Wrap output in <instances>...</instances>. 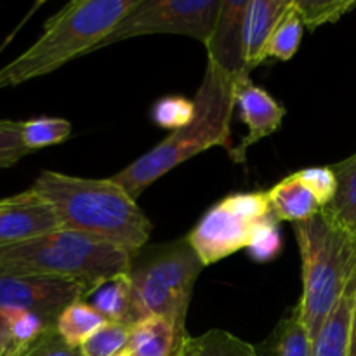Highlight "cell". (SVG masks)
Masks as SVG:
<instances>
[{
	"label": "cell",
	"instance_id": "1",
	"mask_svg": "<svg viewBox=\"0 0 356 356\" xmlns=\"http://www.w3.org/2000/svg\"><path fill=\"white\" fill-rule=\"evenodd\" d=\"M31 190L54 209L65 229L86 233L131 254L145 249L152 236V221L111 177L89 179L44 170Z\"/></svg>",
	"mask_w": 356,
	"mask_h": 356
},
{
	"label": "cell",
	"instance_id": "2",
	"mask_svg": "<svg viewBox=\"0 0 356 356\" xmlns=\"http://www.w3.org/2000/svg\"><path fill=\"white\" fill-rule=\"evenodd\" d=\"M236 80L212 63L195 94V118L183 129L170 132L162 143L122 169L111 179L134 200L174 167L214 146L232 149V118L235 111Z\"/></svg>",
	"mask_w": 356,
	"mask_h": 356
},
{
	"label": "cell",
	"instance_id": "3",
	"mask_svg": "<svg viewBox=\"0 0 356 356\" xmlns=\"http://www.w3.org/2000/svg\"><path fill=\"white\" fill-rule=\"evenodd\" d=\"M139 0H73L49 17L42 35L0 68V89L49 75L99 49Z\"/></svg>",
	"mask_w": 356,
	"mask_h": 356
},
{
	"label": "cell",
	"instance_id": "4",
	"mask_svg": "<svg viewBox=\"0 0 356 356\" xmlns=\"http://www.w3.org/2000/svg\"><path fill=\"white\" fill-rule=\"evenodd\" d=\"M294 233L302 268V294L294 312L315 341L353 277L356 233L325 209L308 221L296 222Z\"/></svg>",
	"mask_w": 356,
	"mask_h": 356
},
{
	"label": "cell",
	"instance_id": "5",
	"mask_svg": "<svg viewBox=\"0 0 356 356\" xmlns=\"http://www.w3.org/2000/svg\"><path fill=\"white\" fill-rule=\"evenodd\" d=\"M134 254L73 229H56L0 247L2 273L42 275L80 282L92 291L103 282L129 273Z\"/></svg>",
	"mask_w": 356,
	"mask_h": 356
},
{
	"label": "cell",
	"instance_id": "6",
	"mask_svg": "<svg viewBox=\"0 0 356 356\" xmlns=\"http://www.w3.org/2000/svg\"><path fill=\"white\" fill-rule=\"evenodd\" d=\"M204 268L186 238L134 254L129 277L143 318H165L181 336H188V308Z\"/></svg>",
	"mask_w": 356,
	"mask_h": 356
},
{
	"label": "cell",
	"instance_id": "7",
	"mask_svg": "<svg viewBox=\"0 0 356 356\" xmlns=\"http://www.w3.org/2000/svg\"><path fill=\"white\" fill-rule=\"evenodd\" d=\"M271 214L268 191L232 193L202 216L186 240L202 264L212 266L247 249L254 229Z\"/></svg>",
	"mask_w": 356,
	"mask_h": 356
},
{
	"label": "cell",
	"instance_id": "8",
	"mask_svg": "<svg viewBox=\"0 0 356 356\" xmlns=\"http://www.w3.org/2000/svg\"><path fill=\"white\" fill-rule=\"evenodd\" d=\"M222 0H139L101 47L141 35H186L205 44L214 30Z\"/></svg>",
	"mask_w": 356,
	"mask_h": 356
},
{
	"label": "cell",
	"instance_id": "9",
	"mask_svg": "<svg viewBox=\"0 0 356 356\" xmlns=\"http://www.w3.org/2000/svg\"><path fill=\"white\" fill-rule=\"evenodd\" d=\"M89 292L87 285L68 278L0 271V309L3 313H37L54 327L63 309L73 302L83 301Z\"/></svg>",
	"mask_w": 356,
	"mask_h": 356
},
{
	"label": "cell",
	"instance_id": "10",
	"mask_svg": "<svg viewBox=\"0 0 356 356\" xmlns=\"http://www.w3.org/2000/svg\"><path fill=\"white\" fill-rule=\"evenodd\" d=\"M250 0H222L214 30L205 42L207 63L218 66L221 72L238 80L249 76L245 66V16Z\"/></svg>",
	"mask_w": 356,
	"mask_h": 356
},
{
	"label": "cell",
	"instance_id": "11",
	"mask_svg": "<svg viewBox=\"0 0 356 356\" xmlns=\"http://www.w3.org/2000/svg\"><path fill=\"white\" fill-rule=\"evenodd\" d=\"M235 106L249 132L238 146L229 149V159L236 163L245 162L247 152L261 139L268 138L282 127L285 117L284 104L278 103L268 90L254 86L249 76L238 79L235 83Z\"/></svg>",
	"mask_w": 356,
	"mask_h": 356
},
{
	"label": "cell",
	"instance_id": "12",
	"mask_svg": "<svg viewBox=\"0 0 356 356\" xmlns=\"http://www.w3.org/2000/svg\"><path fill=\"white\" fill-rule=\"evenodd\" d=\"M61 229L54 209L33 190L0 198V247Z\"/></svg>",
	"mask_w": 356,
	"mask_h": 356
},
{
	"label": "cell",
	"instance_id": "13",
	"mask_svg": "<svg viewBox=\"0 0 356 356\" xmlns=\"http://www.w3.org/2000/svg\"><path fill=\"white\" fill-rule=\"evenodd\" d=\"M289 3L291 0H250L243 30L245 66L249 73L268 59V44Z\"/></svg>",
	"mask_w": 356,
	"mask_h": 356
},
{
	"label": "cell",
	"instance_id": "14",
	"mask_svg": "<svg viewBox=\"0 0 356 356\" xmlns=\"http://www.w3.org/2000/svg\"><path fill=\"white\" fill-rule=\"evenodd\" d=\"M83 301L92 306L106 322L132 327L143 318L129 273L117 275L94 287Z\"/></svg>",
	"mask_w": 356,
	"mask_h": 356
},
{
	"label": "cell",
	"instance_id": "15",
	"mask_svg": "<svg viewBox=\"0 0 356 356\" xmlns=\"http://www.w3.org/2000/svg\"><path fill=\"white\" fill-rule=\"evenodd\" d=\"M188 336L160 316H145L131 327L127 353L131 356H176Z\"/></svg>",
	"mask_w": 356,
	"mask_h": 356
},
{
	"label": "cell",
	"instance_id": "16",
	"mask_svg": "<svg viewBox=\"0 0 356 356\" xmlns=\"http://www.w3.org/2000/svg\"><path fill=\"white\" fill-rule=\"evenodd\" d=\"M271 212L278 221L305 222L315 218L322 205L296 174H291L268 191Z\"/></svg>",
	"mask_w": 356,
	"mask_h": 356
},
{
	"label": "cell",
	"instance_id": "17",
	"mask_svg": "<svg viewBox=\"0 0 356 356\" xmlns=\"http://www.w3.org/2000/svg\"><path fill=\"white\" fill-rule=\"evenodd\" d=\"M355 296L344 294L313 341L312 356H348Z\"/></svg>",
	"mask_w": 356,
	"mask_h": 356
},
{
	"label": "cell",
	"instance_id": "18",
	"mask_svg": "<svg viewBox=\"0 0 356 356\" xmlns=\"http://www.w3.org/2000/svg\"><path fill=\"white\" fill-rule=\"evenodd\" d=\"M176 356H261L256 346L222 329H212L200 336H190Z\"/></svg>",
	"mask_w": 356,
	"mask_h": 356
},
{
	"label": "cell",
	"instance_id": "19",
	"mask_svg": "<svg viewBox=\"0 0 356 356\" xmlns=\"http://www.w3.org/2000/svg\"><path fill=\"white\" fill-rule=\"evenodd\" d=\"M330 167L337 177V193L325 211L339 225L356 233V153Z\"/></svg>",
	"mask_w": 356,
	"mask_h": 356
},
{
	"label": "cell",
	"instance_id": "20",
	"mask_svg": "<svg viewBox=\"0 0 356 356\" xmlns=\"http://www.w3.org/2000/svg\"><path fill=\"white\" fill-rule=\"evenodd\" d=\"M106 320L86 301H76L63 309L56 320V330L70 346L80 348L92 334H96Z\"/></svg>",
	"mask_w": 356,
	"mask_h": 356
},
{
	"label": "cell",
	"instance_id": "21",
	"mask_svg": "<svg viewBox=\"0 0 356 356\" xmlns=\"http://www.w3.org/2000/svg\"><path fill=\"white\" fill-rule=\"evenodd\" d=\"M302 33H305V23H302L301 14L296 9L294 2L291 0L287 10L273 30L266 49V56L271 59H278V61L292 59L298 52L299 45H301Z\"/></svg>",
	"mask_w": 356,
	"mask_h": 356
},
{
	"label": "cell",
	"instance_id": "22",
	"mask_svg": "<svg viewBox=\"0 0 356 356\" xmlns=\"http://www.w3.org/2000/svg\"><path fill=\"white\" fill-rule=\"evenodd\" d=\"M70 134H72V124L58 117L31 118L21 125L23 143L30 152L65 143Z\"/></svg>",
	"mask_w": 356,
	"mask_h": 356
},
{
	"label": "cell",
	"instance_id": "23",
	"mask_svg": "<svg viewBox=\"0 0 356 356\" xmlns=\"http://www.w3.org/2000/svg\"><path fill=\"white\" fill-rule=\"evenodd\" d=\"M301 14L305 28L309 31L339 21L344 14L353 10L356 0H292Z\"/></svg>",
	"mask_w": 356,
	"mask_h": 356
},
{
	"label": "cell",
	"instance_id": "24",
	"mask_svg": "<svg viewBox=\"0 0 356 356\" xmlns=\"http://www.w3.org/2000/svg\"><path fill=\"white\" fill-rule=\"evenodd\" d=\"M131 327L106 322L80 346L82 356H117L127 350Z\"/></svg>",
	"mask_w": 356,
	"mask_h": 356
},
{
	"label": "cell",
	"instance_id": "25",
	"mask_svg": "<svg viewBox=\"0 0 356 356\" xmlns=\"http://www.w3.org/2000/svg\"><path fill=\"white\" fill-rule=\"evenodd\" d=\"M313 339L298 313L292 312L289 318L278 329L277 343L271 356H312Z\"/></svg>",
	"mask_w": 356,
	"mask_h": 356
},
{
	"label": "cell",
	"instance_id": "26",
	"mask_svg": "<svg viewBox=\"0 0 356 356\" xmlns=\"http://www.w3.org/2000/svg\"><path fill=\"white\" fill-rule=\"evenodd\" d=\"M195 118V101L183 96H165L152 108V120L159 127L174 132L183 129Z\"/></svg>",
	"mask_w": 356,
	"mask_h": 356
},
{
	"label": "cell",
	"instance_id": "27",
	"mask_svg": "<svg viewBox=\"0 0 356 356\" xmlns=\"http://www.w3.org/2000/svg\"><path fill=\"white\" fill-rule=\"evenodd\" d=\"M282 245H284V240H282L278 219L271 214L254 229L252 238L247 245V252L256 263L264 264L273 261L282 252Z\"/></svg>",
	"mask_w": 356,
	"mask_h": 356
},
{
	"label": "cell",
	"instance_id": "28",
	"mask_svg": "<svg viewBox=\"0 0 356 356\" xmlns=\"http://www.w3.org/2000/svg\"><path fill=\"white\" fill-rule=\"evenodd\" d=\"M9 320L10 341L13 346L21 351H26L35 341L40 339L47 330L54 329V325H49L42 316L31 312H7Z\"/></svg>",
	"mask_w": 356,
	"mask_h": 356
},
{
	"label": "cell",
	"instance_id": "29",
	"mask_svg": "<svg viewBox=\"0 0 356 356\" xmlns=\"http://www.w3.org/2000/svg\"><path fill=\"white\" fill-rule=\"evenodd\" d=\"M21 125L23 122L0 118V170L16 165L31 153L23 143Z\"/></svg>",
	"mask_w": 356,
	"mask_h": 356
},
{
	"label": "cell",
	"instance_id": "30",
	"mask_svg": "<svg viewBox=\"0 0 356 356\" xmlns=\"http://www.w3.org/2000/svg\"><path fill=\"white\" fill-rule=\"evenodd\" d=\"M296 176L312 191L322 209H325L336 197L337 177L332 167H306V169L296 172Z\"/></svg>",
	"mask_w": 356,
	"mask_h": 356
},
{
	"label": "cell",
	"instance_id": "31",
	"mask_svg": "<svg viewBox=\"0 0 356 356\" xmlns=\"http://www.w3.org/2000/svg\"><path fill=\"white\" fill-rule=\"evenodd\" d=\"M21 356H82V353H80V348H73L65 343L54 327L47 330L40 339L35 341Z\"/></svg>",
	"mask_w": 356,
	"mask_h": 356
},
{
	"label": "cell",
	"instance_id": "32",
	"mask_svg": "<svg viewBox=\"0 0 356 356\" xmlns=\"http://www.w3.org/2000/svg\"><path fill=\"white\" fill-rule=\"evenodd\" d=\"M10 346H13V341H10L9 320H7L6 313L0 309V355H2L3 351Z\"/></svg>",
	"mask_w": 356,
	"mask_h": 356
},
{
	"label": "cell",
	"instance_id": "33",
	"mask_svg": "<svg viewBox=\"0 0 356 356\" xmlns=\"http://www.w3.org/2000/svg\"><path fill=\"white\" fill-rule=\"evenodd\" d=\"M348 356H356V294H355V302H353V312H351L350 343H348Z\"/></svg>",
	"mask_w": 356,
	"mask_h": 356
},
{
	"label": "cell",
	"instance_id": "34",
	"mask_svg": "<svg viewBox=\"0 0 356 356\" xmlns=\"http://www.w3.org/2000/svg\"><path fill=\"white\" fill-rule=\"evenodd\" d=\"M21 355H23V351L17 350V348H14V346H10V348H7V350L3 351L0 356H21Z\"/></svg>",
	"mask_w": 356,
	"mask_h": 356
},
{
	"label": "cell",
	"instance_id": "35",
	"mask_svg": "<svg viewBox=\"0 0 356 356\" xmlns=\"http://www.w3.org/2000/svg\"><path fill=\"white\" fill-rule=\"evenodd\" d=\"M117 356H131V355H129L127 351H124V353H120V355H117Z\"/></svg>",
	"mask_w": 356,
	"mask_h": 356
}]
</instances>
